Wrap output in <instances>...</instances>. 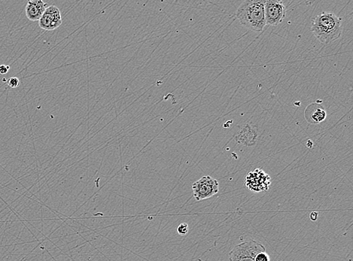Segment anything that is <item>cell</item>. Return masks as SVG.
Instances as JSON below:
<instances>
[{
    "label": "cell",
    "mask_w": 353,
    "mask_h": 261,
    "mask_svg": "<svg viewBox=\"0 0 353 261\" xmlns=\"http://www.w3.org/2000/svg\"><path fill=\"white\" fill-rule=\"evenodd\" d=\"M237 18L242 25L255 32H261L266 26L264 1L246 0L237 11Z\"/></svg>",
    "instance_id": "2"
},
{
    "label": "cell",
    "mask_w": 353,
    "mask_h": 261,
    "mask_svg": "<svg viewBox=\"0 0 353 261\" xmlns=\"http://www.w3.org/2000/svg\"><path fill=\"white\" fill-rule=\"evenodd\" d=\"M189 231V227L187 223H182L177 227V232L181 236H185Z\"/></svg>",
    "instance_id": "10"
},
{
    "label": "cell",
    "mask_w": 353,
    "mask_h": 261,
    "mask_svg": "<svg viewBox=\"0 0 353 261\" xmlns=\"http://www.w3.org/2000/svg\"><path fill=\"white\" fill-rule=\"evenodd\" d=\"M270 177L261 169H255L249 172L245 179V185L249 191L260 193L270 188Z\"/></svg>",
    "instance_id": "6"
},
{
    "label": "cell",
    "mask_w": 353,
    "mask_h": 261,
    "mask_svg": "<svg viewBox=\"0 0 353 261\" xmlns=\"http://www.w3.org/2000/svg\"><path fill=\"white\" fill-rule=\"evenodd\" d=\"M47 7V3L42 0H30L26 6V16L30 21H39Z\"/></svg>",
    "instance_id": "9"
},
{
    "label": "cell",
    "mask_w": 353,
    "mask_h": 261,
    "mask_svg": "<svg viewBox=\"0 0 353 261\" xmlns=\"http://www.w3.org/2000/svg\"><path fill=\"white\" fill-rule=\"evenodd\" d=\"M286 7L282 1H264L266 25L277 26L283 22L286 15Z\"/></svg>",
    "instance_id": "5"
},
{
    "label": "cell",
    "mask_w": 353,
    "mask_h": 261,
    "mask_svg": "<svg viewBox=\"0 0 353 261\" xmlns=\"http://www.w3.org/2000/svg\"><path fill=\"white\" fill-rule=\"evenodd\" d=\"M327 117L325 108L319 103H312L307 106L304 112V118L307 122L312 124H320Z\"/></svg>",
    "instance_id": "8"
},
{
    "label": "cell",
    "mask_w": 353,
    "mask_h": 261,
    "mask_svg": "<svg viewBox=\"0 0 353 261\" xmlns=\"http://www.w3.org/2000/svg\"><path fill=\"white\" fill-rule=\"evenodd\" d=\"M270 256L266 251L258 253L255 257V261H270Z\"/></svg>",
    "instance_id": "11"
},
{
    "label": "cell",
    "mask_w": 353,
    "mask_h": 261,
    "mask_svg": "<svg viewBox=\"0 0 353 261\" xmlns=\"http://www.w3.org/2000/svg\"><path fill=\"white\" fill-rule=\"evenodd\" d=\"M319 213L317 212H312L310 215V218L311 221H316L318 219Z\"/></svg>",
    "instance_id": "14"
},
{
    "label": "cell",
    "mask_w": 353,
    "mask_h": 261,
    "mask_svg": "<svg viewBox=\"0 0 353 261\" xmlns=\"http://www.w3.org/2000/svg\"><path fill=\"white\" fill-rule=\"evenodd\" d=\"M266 251L265 247L255 240L246 241L236 245L228 254V261H255L258 253Z\"/></svg>",
    "instance_id": "3"
},
{
    "label": "cell",
    "mask_w": 353,
    "mask_h": 261,
    "mask_svg": "<svg viewBox=\"0 0 353 261\" xmlns=\"http://www.w3.org/2000/svg\"><path fill=\"white\" fill-rule=\"evenodd\" d=\"M61 24V12L55 6H50L47 7L42 18L39 21L40 28L47 31L56 30Z\"/></svg>",
    "instance_id": "7"
},
{
    "label": "cell",
    "mask_w": 353,
    "mask_h": 261,
    "mask_svg": "<svg viewBox=\"0 0 353 261\" xmlns=\"http://www.w3.org/2000/svg\"><path fill=\"white\" fill-rule=\"evenodd\" d=\"M193 194L197 201L210 198L219 191V184L216 179L205 176L192 185Z\"/></svg>",
    "instance_id": "4"
},
{
    "label": "cell",
    "mask_w": 353,
    "mask_h": 261,
    "mask_svg": "<svg viewBox=\"0 0 353 261\" xmlns=\"http://www.w3.org/2000/svg\"><path fill=\"white\" fill-rule=\"evenodd\" d=\"M311 31L322 43H330L341 36L342 20L331 12H322L313 19Z\"/></svg>",
    "instance_id": "1"
},
{
    "label": "cell",
    "mask_w": 353,
    "mask_h": 261,
    "mask_svg": "<svg viewBox=\"0 0 353 261\" xmlns=\"http://www.w3.org/2000/svg\"><path fill=\"white\" fill-rule=\"evenodd\" d=\"M10 69V66L6 65H0V75H5Z\"/></svg>",
    "instance_id": "13"
},
{
    "label": "cell",
    "mask_w": 353,
    "mask_h": 261,
    "mask_svg": "<svg viewBox=\"0 0 353 261\" xmlns=\"http://www.w3.org/2000/svg\"><path fill=\"white\" fill-rule=\"evenodd\" d=\"M8 85H9V87L12 88H16L19 87V78H17V77H12V78H9V81H8Z\"/></svg>",
    "instance_id": "12"
}]
</instances>
